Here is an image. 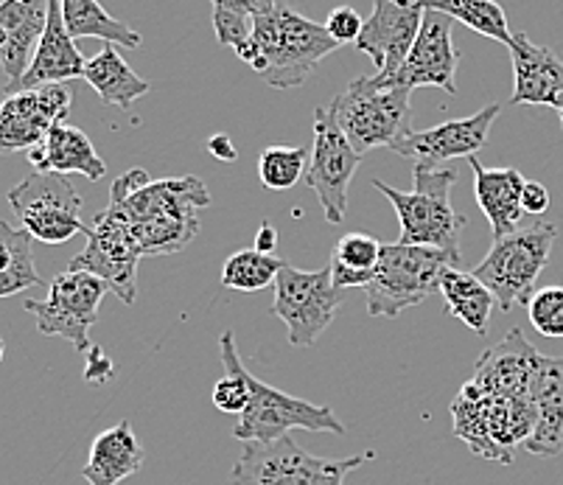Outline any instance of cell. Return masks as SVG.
Segmentation results:
<instances>
[{
	"label": "cell",
	"instance_id": "d6a6232c",
	"mask_svg": "<svg viewBox=\"0 0 563 485\" xmlns=\"http://www.w3.org/2000/svg\"><path fill=\"white\" fill-rule=\"evenodd\" d=\"M382 247L384 244L371 233H347L336 242L334 253H331V267L351 269V273L371 275L373 278V269L382 258Z\"/></svg>",
	"mask_w": 563,
	"mask_h": 485
},
{
	"label": "cell",
	"instance_id": "d6986e66",
	"mask_svg": "<svg viewBox=\"0 0 563 485\" xmlns=\"http://www.w3.org/2000/svg\"><path fill=\"white\" fill-rule=\"evenodd\" d=\"M514 59V96L510 104L558 107L563 96V59L547 45H536L527 34L510 40Z\"/></svg>",
	"mask_w": 563,
	"mask_h": 485
},
{
	"label": "cell",
	"instance_id": "74e56055",
	"mask_svg": "<svg viewBox=\"0 0 563 485\" xmlns=\"http://www.w3.org/2000/svg\"><path fill=\"white\" fill-rule=\"evenodd\" d=\"M521 208L530 217H544L550 211V191H547V186H541L536 180H527L525 191H521Z\"/></svg>",
	"mask_w": 563,
	"mask_h": 485
},
{
	"label": "cell",
	"instance_id": "4316f807",
	"mask_svg": "<svg viewBox=\"0 0 563 485\" xmlns=\"http://www.w3.org/2000/svg\"><path fill=\"white\" fill-rule=\"evenodd\" d=\"M440 295L446 300V315H452L460 323H465V329H471L474 334H485L488 331L496 298L477 275L449 267L443 273V278H440Z\"/></svg>",
	"mask_w": 563,
	"mask_h": 485
},
{
	"label": "cell",
	"instance_id": "3957f363",
	"mask_svg": "<svg viewBox=\"0 0 563 485\" xmlns=\"http://www.w3.org/2000/svg\"><path fill=\"white\" fill-rule=\"evenodd\" d=\"M409 93L412 90L378 81L376 76H360L334 96L329 112L360 155L382 146L396 150L415 132Z\"/></svg>",
	"mask_w": 563,
	"mask_h": 485
},
{
	"label": "cell",
	"instance_id": "ffe728a7",
	"mask_svg": "<svg viewBox=\"0 0 563 485\" xmlns=\"http://www.w3.org/2000/svg\"><path fill=\"white\" fill-rule=\"evenodd\" d=\"M541 354L532 349L527 337L519 329L510 331L496 349L485 351L477 362V371L471 382L490 396L525 398L532 396V374L539 365Z\"/></svg>",
	"mask_w": 563,
	"mask_h": 485
},
{
	"label": "cell",
	"instance_id": "f35d334b",
	"mask_svg": "<svg viewBox=\"0 0 563 485\" xmlns=\"http://www.w3.org/2000/svg\"><path fill=\"white\" fill-rule=\"evenodd\" d=\"M211 3L219 9H230V12L244 14V18L253 20V18H258V14L273 12L280 0H211Z\"/></svg>",
	"mask_w": 563,
	"mask_h": 485
},
{
	"label": "cell",
	"instance_id": "2e32d148",
	"mask_svg": "<svg viewBox=\"0 0 563 485\" xmlns=\"http://www.w3.org/2000/svg\"><path fill=\"white\" fill-rule=\"evenodd\" d=\"M457 59L452 18L440 12H427L423 14L421 34L415 40L407 63L401 65V70L393 79H387V85H398V88L407 90L440 88L457 96Z\"/></svg>",
	"mask_w": 563,
	"mask_h": 485
},
{
	"label": "cell",
	"instance_id": "8d00e7d4",
	"mask_svg": "<svg viewBox=\"0 0 563 485\" xmlns=\"http://www.w3.org/2000/svg\"><path fill=\"white\" fill-rule=\"evenodd\" d=\"M85 356H87L85 379L93 382V385H104V382L112 376V371H115V365H112L110 356L104 354V349H101V345H93V349L87 351Z\"/></svg>",
	"mask_w": 563,
	"mask_h": 485
},
{
	"label": "cell",
	"instance_id": "d4e9b609",
	"mask_svg": "<svg viewBox=\"0 0 563 485\" xmlns=\"http://www.w3.org/2000/svg\"><path fill=\"white\" fill-rule=\"evenodd\" d=\"M81 79L99 93L104 104L121 107V110H130L137 99H143L152 90L150 81L126 65V59L118 54L112 43H107L93 59H87Z\"/></svg>",
	"mask_w": 563,
	"mask_h": 485
},
{
	"label": "cell",
	"instance_id": "9a60e30c",
	"mask_svg": "<svg viewBox=\"0 0 563 485\" xmlns=\"http://www.w3.org/2000/svg\"><path fill=\"white\" fill-rule=\"evenodd\" d=\"M421 3L412 0H376L371 18L362 25V34L356 40V48L365 51L376 65L378 79H393L407 63L415 40L423 25Z\"/></svg>",
	"mask_w": 563,
	"mask_h": 485
},
{
	"label": "cell",
	"instance_id": "cb8c5ba5",
	"mask_svg": "<svg viewBox=\"0 0 563 485\" xmlns=\"http://www.w3.org/2000/svg\"><path fill=\"white\" fill-rule=\"evenodd\" d=\"M143 461H146V452L132 432V423L118 421L115 427L96 436L81 477L90 485H118L141 472Z\"/></svg>",
	"mask_w": 563,
	"mask_h": 485
},
{
	"label": "cell",
	"instance_id": "d590c367",
	"mask_svg": "<svg viewBox=\"0 0 563 485\" xmlns=\"http://www.w3.org/2000/svg\"><path fill=\"white\" fill-rule=\"evenodd\" d=\"M322 25H325V32H329L336 43L347 45L360 40L365 20L360 18V12H356L353 7H336Z\"/></svg>",
	"mask_w": 563,
	"mask_h": 485
},
{
	"label": "cell",
	"instance_id": "e0dca14e",
	"mask_svg": "<svg viewBox=\"0 0 563 485\" xmlns=\"http://www.w3.org/2000/svg\"><path fill=\"white\" fill-rule=\"evenodd\" d=\"M496 119H499V104H485L474 115L446 121V124L432 126V130L412 132L393 152L415 161V166L427 168H440L446 161H457V157L471 161L488 144L490 126Z\"/></svg>",
	"mask_w": 563,
	"mask_h": 485
},
{
	"label": "cell",
	"instance_id": "603a6c76",
	"mask_svg": "<svg viewBox=\"0 0 563 485\" xmlns=\"http://www.w3.org/2000/svg\"><path fill=\"white\" fill-rule=\"evenodd\" d=\"M471 166H474L477 206L483 208L494 239L519 231V222L525 217L521 191L527 183L519 168H485L477 157H471Z\"/></svg>",
	"mask_w": 563,
	"mask_h": 485
},
{
	"label": "cell",
	"instance_id": "5b68a950",
	"mask_svg": "<svg viewBox=\"0 0 563 485\" xmlns=\"http://www.w3.org/2000/svg\"><path fill=\"white\" fill-rule=\"evenodd\" d=\"M463 258L421 244H384L382 258L365 287L371 318H398L401 311L423 304L440 293V278Z\"/></svg>",
	"mask_w": 563,
	"mask_h": 485
},
{
	"label": "cell",
	"instance_id": "8992f818",
	"mask_svg": "<svg viewBox=\"0 0 563 485\" xmlns=\"http://www.w3.org/2000/svg\"><path fill=\"white\" fill-rule=\"evenodd\" d=\"M555 236V224L550 222L519 228L510 236L494 239L488 255L471 269L494 293L501 311H514L516 306L530 304L536 284L550 264Z\"/></svg>",
	"mask_w": 563,
	"mask_h": 485
},
{
	"label": "cell",
	"instance_id": "60d3db41",
	"mask_svg": "<svg viewBox=\"0 0 563 485\" xmlns=\"http://www.w3.org/2000/svg\"><path fill=\"white\" fill-rule=\"evenodd\" d=\"M275 247H278V231H275L273 224H261L258 233H255V250L275 253Z\"/></svg>",
	"mask_w": 563,
	"mask_h": 485
},
{
	"label": "cell",
	"instance_id": "9c48e42d",
	"mask_svg": "<svg viewBox=\"0 0 563 485\" xmlns=\"http://www.w3.org/2000/svg\"><path fill=\"white\" fill-rule=\"evenodd\" d=\"M9 206L34 242L65 244L90 231L81 222V197L59 172H32L9 191Z\"/></svg>",
	"mask_w": 563,
	"mask_h": 485
},
{
	"label": "cell",
	"instance_id": "ba28073f",
	"mask_svg": "<svg viewBox=\"0 0 563 485\" xmlns=\"http://www.w3.org/2000/svg\"><path fill=\"white\" fill-rule=\"evenodd\" d=\"M342 304H345V289L334 284L331 267L306 273L284 264L275 278V300L269 311L286 323L291 349H311L334 323Z\"/></svg>",
	"mask_w": 563,
	"mask_h": 485
},
{
	"label": "cell",
	"instance_id": "ee69618b",
	"mask_svg": "<svg viewBox=\"0 0 563 485\" xmlns=\"http://www.w3.org/2000/svg\"><path fill=\"white\" fill-rule=\"evenodd\" d=\"M555 110H558V115H561V124H563V96H561V101H558Z\"/></svg>",
	"mask_w": 563,
	"mask_h": 485
},
{
	"label": "cell",
	"instance_id": "484cf974",
	"mask_svg": "<svg viewBox=\"0 0 563 485\" xmlns=\"http://www.w3.org/2000/svg\"><path fill=\"white\" fill-rule=\"evenodd\" d=\"M45 146V172L59 175H81L87 180H101L107 175V163L96 152L93 141L68 121H59L48 130L43 141Z\"/></svg>",
	"mask_w": 563,
	"mask_h": 485
},
{
	"label": "cell",
	"instance_id": "30bf717a",
	"mask_svg": "<svg viewBox=\"0 0 563 485\" xmlns=\"http://www.w3.org/2000/svg\"><path fill=\"white\" fill-rule=\"evenodd\" d=\"M110 287L99 275L85 269H65L48 284V298L25 300V311L34 315L37 331L45 337H63L76 351L87 354L93 349L90 329L99 320V306Z\"/></svg>",
	"mask_w": 563,
	"mask_h": 485
},
{
	"label": "cell",
	"instance_id": "4fadbf2b",
	"mask_svg": "<svg viewBox=\"0 0 563 485\" xmlns=\"http://www.w3.org/2000/svg\"><path fill=\"white\" fill-rule=\"evenodd\" d=\"M362 155L353 150L345 132L334 121L329 107L314 110V146H311L309 172H306V186L317 191L325 219L331 224H340L347 211V188L353 175L360 168Z\"/></svg>",
	"mask_w": 563,
	"mask_h": 485
},
{
	"label": "cell",
	"instance_id": "44dd1931",
	"mask_svg": "<svg viewBox=\"0 0 563 485\" xmlns=\"http://www.w3.org/2000/svg\"><path fill=\"white\" fill-rule=\"evenodd\" d=\"M532 401H536V427L525 441V449L541 458L563 454V360L541 354L532 374Z\"/></svg>",
	"mask_w": 563,
	"mask_h": 485
},
{
	"label": "cell",
	"instance_id": "4dcf8cb0",
	"mask_svg": "<svg viewBox=\"0 0 563 485\" xmlns=\"http://www.w3.org/2000/svg\"><path fill=\"white\" fill-rule=\"evenodd\" d=\"M284 264V258L275 253H261L255 247L239 250L224 262L222 284L235 293H258V289L275 287V278Z\"/></svg>",
	"mask_w": 563,
	"mask_h": 485
},
{
	"label": "cell",
	"instance_id": "7bdbcfd3",
	"mask_svg": "<svg viewBox=\"0 0 563 485\" xmlns=\"http://www.w3.org/2000/svg\"><path fill=\"white\" fill-rule=\"evenodd\" d=\"M3 354H7V342H3V337H0V362H3Z\"/></svg>",
	"mask_w": 563,
	"mask_h": 485
},
{
	"label": "cell",
	"instance_id": "7a4b0ae2",
	"mask_svg": "<svg viewBox=\"0 0 563 485\" xmlns=\"http://www.w3.org/2000/svg\"><path fill=\"white\" fill-rule=\"evenodd\" d=\"M336 48L340 43L325 32V25L303 18L280 0L273 12L253 18V37L235 56L261 74L269 88L295 90Z\"/></svg>",
	"mask_w": 563,
	"mask_h": 485
},
{
	"label": "cell",
	"instance_id": "277c9868",
	"mask_svg": "<svg viewBox=\"0 0 563 485\" xmlns=\"http://www.w3.org/2000/svg\"><path fill=\"white\" fill-rule=\"evenodd\" d=\"M412 191H398L382 180H373V188L390 199L401 224V244H421L460 255V236H463L465 217H457L452 208V186L457 183L454 168H427L415 166Z\"/></svg>",
	"mask_w": 563,
	"mask_h": 485
},
{
	"label": "cell",
	"instance_id": "6da1fadb",
	"mask_svg": "<svg viewBox=\"0 0 563 485\" xmlns=\"http://www.w3.org/2000/svg\"><path fill=\"white\" fill-rule=\"evenodd\" d=\"M211 194L199 177L152 180L146 168H130L110 188V208L121 213L143 255L183 253L199 236V211Z\"/></svg>",
	"mask_w": 563,
	"mask_h": 485
},
{
	"label": "cell",
	"instance_id": "ab89813d",
	"mask_svg": "<svg viewBox=\"0 0 563 485\" xmlns=\"http://www.w3.org/2000/svg\"><path fill=\"white\" fill-rule=\"evenodd\" d=\"M208 152H211L213 157H217V161H224V163H233L235 157H239V152H235V146H233V141H230L228 135H211L208 137Z\"/></svg>",
	"mask_w": 563,
	"mask_h": 485
},
{
	"label": "cell",
	"instance_id": "5bb4252c",
	"mask_svg": "<svg viewBox=\"0 0 563 485\" xmlns=\"http://www.w3.org/2000/svg\"><path fill=\"white\" fill-rule=\"evenodd\" d=\"M70 101V85H43L7 96L0 104V155L29 152L43 144L51 126L68 121Z\"/></svg>",
	"mask_w": 563,
	"mask_h": 485
},
{
	"label": "cell",
	"instance_id": "8fae6325",
	"mask_svg": "<svg viewBox=\"0 0 563 485\" xmlns=\"http://www.w3.org/2000/svg\"><path fill=\"white\" fill-rule=\"evenodd\" d=\"M250 382V405L239 416L233 427V438L242 443H273L289 436L291 430L309 432H331V436H345V423L336 418V412L325 405H311L298 396L278 390L247 374Z\"/></svg>",
	"mask_w": 563,
	"mask_h": 485
},
{
	"label": "cell",
	"instance_id": "e575fe53",
	"mask_svg": "<svg viewBox=\"0 0 563 485\" xmlns=\"http://www.w3.org/2000/svg\"><path fill=\"white\" fill-rule=\"evenodd\" d=\"M213 32H217L219 45L233 48L239 54L250 43V37H253V20L230 12V9L213 7Z\"/></svg>",
	"mask_w": 563,
	"mask_h": 485
},
{
	"label": "cell",
	"instance_id": "1f68e13d",
	"mask_svg": "<svg viewBox=\"0 0 563 485\" xmlns=\"http://www.w3.org/2000/svg\"><path fill=\"white\" fill-rule=\"evenodd\" d=\"M309 172V152L303 146H266L258 157V177L269 191H289Z\"/></svg>",
	"mask_w": 563,
	"mask_h": 485
},
{
	"label": "cell",
	"instance_id": "7c38bea8",
	"mask_svg": "<svg viewBox=\"0 0 563 485\" xmlns=\"http://www.w3.org/2000/svg\"><path fill=\"white\" fill-rule=\"evenodd\" d=\"M141 247L132 239L121 213L107 206L104 211L96 213L93 224L87 231L85 250L70 258L68 269H85V273L99 275L121 304L132 306L137 300V264H141Z\"/></svg>",
	"mask_w": 563,
	"mask_h": 485
},
{
	"label": "cell",
	"instance_id": "83f0119b",
	"mask_svg": "<svg viewBox=\"0 0 563 485\" xmlns=\"http://www.w3.org/2000/svg\"><path fill=\"white\" fill-rule=\"evenodd\" d=\"M63 18L74 40L93 37L132 51L141 48L143 43V37L135 29L112 18L99 0H63Z\"/></svg>",
	"mask_w": 563,
	"mask_h": 485
},
{
	"label": "cell",
	"instance_id": "52a82bcc",
	"mask_svg": "<svg viewBox=\"0 0 563 485\" xmlns=\"http://www.w3.org/2000/svg\"><path fill=\"white\" fill-rule=\"evenodd\" d=\"M376 458L373 452L342 461L314 458L289 436L273 443H244L230 472V485H342L351 472Z\"/></svg>",
	"mask_w": 563,
	"mask_h": 485
},
{
	"label": "cell",
	"instance_id": "ac0fdd59",
	"mask_svg": "<svg viewBox=\"0 0 563 485\" xmlns=\"http://www.w3.org/2000/svg\"><path fill=\"white\" fill-rule=\"evenodd\" d=\"M87 59L76 48V40L70 37L68 25L63 18V0H48V23L40 37L37 51H34L32 68L25 70L23 79L7 85V93H20V90H34L43 85H68V81L85 76Z\"/></svg>",
	"mask_w": 563,
	"mask_h": 485
},
{
	"label": "cell",
	"instance_id": "836d02e7",
	"mask_svg": "<svg viewBox=\"0 0 563 485\" xmlns=\"http://www.w3.org/2000/svg\"><path fill=\"white\" fill-rule=\"evenodd\" d=\"M527 318L532 329L541 337L561 340L563 337V287L536 289V295L527 304Z\"/></svg>",
	"mask_w": 563,
	"mask_h": 485
},
{
	"label": "cell",
	"instance_id": "b9f144b4",
	"mask_svg": "<svg viewBox=\"0 0 563 485\" xmlns=\"http://www.w3.org/2000/svg\"><path fill=\"white\" fill-rule=\"evenodd\" d=\"M7 45H9V34H7V29L0 25V54L7 51Z\"/></svg>",
	"mask_w": 563,
	"mask_h": 485
},
{
	"label": "cell",
	"instance_id": "f6af8a7d",
	"mask_svg": "<svg viewBox=\"0 0 563 485\" xmlns=\"http://www.w3.org/2000/svg\"><path fill=\"white\" fill-rule=\"evenodd\" d=\"M412 3H421V0H412Z\"/></svg>",
	"mask_w": 563,
	"mask_h": 485
},
{
	"label": "cell",
	"instance_id": "7402d4cb",
	"mask_svg": "<svg viewBox=\"0 0 563 485\" xmlns=\"http://www.w3.org/2000/svg\"><path fill=\"white\" fill-rule=\"evenodd\" d=\"M48 23V0H3L0 3V25L7 29L9 45L0 54V68L7 74V85L23 79L32 68L34 51Z\"/></svg>",
	"mask_w": 563,
	"mask_h": 485
},
{
	"label": "cell",
	"instance_id": "f546056e",
	"mask_svg": "<svg viewBox=\"0 0 563 485\" xmlns=\"http://www.w3.org/2000/svg\"><path fill=\"white\" fill-rule=\"evenodd\" d=\"M421 9L423 12L446 14V18L457 20L471 32L496 40V43L510 45V40H514L508 14L496 0H421Z\"/></svg>",
	"mask_w": 563,
	"mask_h": 485
},
{
	"label": "cell",
	"instance_id": "f1b7e54d",
	"mask_svg": "<svg viewBox=\"0 0 563 485\" xmlns=\"http://www.w3.org/2000/svg\"><path fill=\"white\" fill-rule=\"evenodd\" d=\"M43 284V275L34 267V239L23 228L18 231L9 222H0V298Z\"/></svg>",
	"mask_w": 563,
	"mask_h": 485
}]
</instances>
